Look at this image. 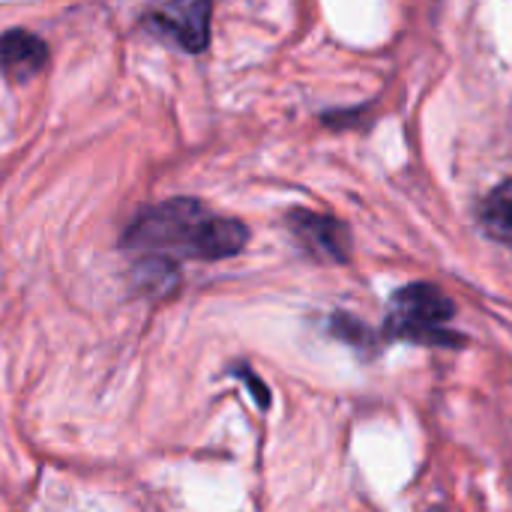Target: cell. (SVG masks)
Masks as SVG:
<instances>
[{"label":"cell","instance_id":"3","mask_svg":"<svg viewBox=\"0 0 512 512\" xmlns=\"http://www.w3.org/2000/svg\"><path fill=\"white\" fill-rule=\"evenodd\" d=\"M210 15V0H165L159 9L150 12L147 24L159 36L177 42L183 51L201 54L210 42Z\"/></svg>","mask_w":512,"mask_h":512},{"label":"cell","instance_id":"6","mask_svg":"<svg viewBox=\"0 0 512 512\" xmlns=\"http://www.w3.org/2000/svg\"><path fill=\"white\" fill-rule=\"evenodd\" d=\"M480 225L495 243L512 249V177L486 195L480 204Z\"/></svg>","mask_w":512,"mask_h":512},{"label":"cell","instance_id":"5","mask_svg":"<svg viewBox=\"0 0 512 512\" xmlns=\"http://www.w3.org/2000/svg\"><path fill=\"white\" fill-rule=\"evenodd\" d=\"M48 63V45L36 33L6 30L0 36V69L12 81H30Z\"/></svg>","mask_w":512,"mask_h":512},{"label":"cell","instance_id":"7","mask_svg":"<svg viewBox=\"0 0 512 512\" xmlns=\"http://www.w3.org/2000/svg\"><path fill=\"white\" fill-rule=\"evenodd\" d=\"M135 282L141 285V291L171 294L174 285L180 282V273H177L174 258H165V255H141L138 264H135Z\"/></svg>","mask_w":512,"mask_h":512},{"label":"cell","instance_id":"4","mask_svg":"<svg viewBox=\"0 0 512 512\" xmlns=\"http://www.w3.org/2000/svg\"><path fill=\"white\" fill-rule=\"evenodd\" d=\"M288 228H291L294 240L303 246V252L312 255L315 261H324V264L348 261L351 240H348V228L339 219L309 213V210H291Z\"/></svg>","mask_w":512,"mask_h":512},{"label":"cell","instance_id":"1","mask_svg":"<svg viewBox=\"0 0 512 512\" xmlns=\"http://www.w3.org/2000/svg\"><path fill=\"white\" fill-rule=\"evenodd\" d=\"M249 228L240 219L216 216L195 198H174L144 210L126 231L123 246L132 255L222 261L240 255Z\"/></svg>","mask_w":512,"mask_h":512},{"label":"cell","instance_id":"8","mask_svg":"<svg viewBox=\"0 0 512 512\" xmlns=\"http://www.w3.org/2000/svg\"><path fill=\"white\" fill-rule=\"evenodd\" d=\"M237 375L246 381V387H252V396H255L258 408H267V405H270V393H267V387H264L252 372H246V369H237Z\"/></svg>","mask_w":512,"mask_h":512},{"label":"cell","instance_id":"2","mask_svg":"<svg viewBox=\"0 0 512 512\" xmlns=\"http://www.w3.org/2000/svg\"><path fill=\"white\" fill-rule=\"evenodd\" d=\"M456 315V303L429 282L408 285L393 294L387 333L393 339H408L417 345H441V348H462L465 336L447 330Z\"/></svg>","mask_w":512,"mask_h":512}]
</instances>
